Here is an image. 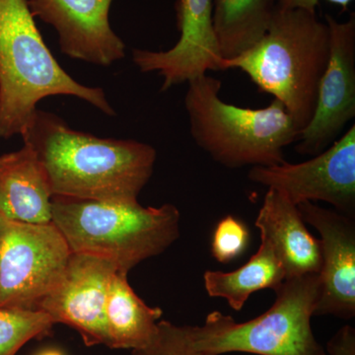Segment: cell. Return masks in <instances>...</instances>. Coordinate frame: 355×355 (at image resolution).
Segmentation results:
<instances>
[{"label": "cell", "mask_w": 355, "mask_h": 355, "mask_svg": "<svg viewBox=\"0 0 355 355\" xmlns=\"http://www.w3.org/2000/svg\"><path fill=\"white\" fill-rule=\"evenodd\" d=\"M179 41L170 50L135 49L132 60L144 73L164 78L161 91L190 83L209 71H222V58L214 24L212 0H175Z\"/></svg>", "instance_id": "10"}, {"label": "cell", "mask_w": 355, "mask_h": 355, "mask_svg": "<svg viewBox=\"0 0 355 355\" xmlns=\"http://www.w3.org/2000/svg\"><path fill=\"white\" fill-rule=\"evenodd\" d=\"M275 294L270 309L245 323L214 311L202 326H189L193 347L202 355H326L311 327L321 295L320 273L289 277Z\"/></svg>", "instance_id": "6"}, {"label": "cell", "mask_w": 355, "mask_h": 355, "mask_svg": "<svg viewBox=\"0 0 355 355\" xmlns=\"http://www.w3.org/2000/svg\"><path fill=\"white\" fill-rule=\"evenodd\" d=\"M55 324L42 310L0 308V355H15L33 338L49 335Z\"/></svg>", "instance_id": "19"}, {"label": "cell", "mask_w": 355, "mask_h": 355, "mask_svg": "<svg viewBox=\"0 0 355 355\" xmlns=\"http://www.w3.org/2000/svg\"><path fill=\"white\" fill-rule=\"evenodd\" d=\"M254 225L279 254L286 279L321 272L320 240L308 231L297 205L286 196L268 189Z\"/></svg>", "instance_id": "14"}, {"label": "cell", "mask_w": 355, "mask_h": 355, "mask_svg": "<svg viewBox=\"0 0 355 355\" xmlns=\"http://www.w3.org/2000/svg\"><path fill=\"white\" fill-rule=\"evenodd\" d=\"M51 195L43 166L24 144L0 155V217L25 223L51 222Z\"/></svg>", "instance_id": "15"}, {"label": "cell", "mask_w": 355, "mask_h": 355, "mask_svg": "<svg viewBox=\"0 0 355 355\" xmlns=\"http://www.w3.org/2000/svg\"><path fill=\"white\" fill-rule=\"evenodd\" d=\"M330 58V31L316 13L277 7L266 34L222 71L239 69L260 91L284 105L299 130L309 123Z\"/></svg>", "instance_id": "2"}, {"label": "cell", "mask_w": 355, "mask_h": 355, "mask_svg": "<svg viewBox=\"0 0 355 355\" xmlns=\"http://www.w3.org/2000/svg\"><path fill=\"white\" fill-rule=\"evenodd\" d=\"M118 268L112 261L72 253L60 282L38 310L78 331L87 347L107 343L105 307Z\"/></svg>", "instance_id": "11"}, {"label": "cell", "mask_w": 355, "mask_h": 355, "mask_svg": "<svg viewBox=\"0 0 355 355\" xmlns=\"http://www.w3.org/2000/svg\"><path fill=\"white\" fill-rule=\"evenodd\" d=\"M330 355H355V330L352 326L343 327L327 343Z\"/></svg>", "instance_id": "22"}, {"label": "cell", "mask_w": 355, "mask_h": 355, "mask_svg": "<svg viewBox=\"0 0 355 355\" xmlns=\"http://www.w3.org/2000/svg\"><path fill=\"white\" fill-rule=\"evenodd\" d=\"M114 0H28L34 17L53 26L67 57L109 67L125 58V44L110 25Z\"/></svg>", "instance_id": "12"}, {"label": "cell", "mask_w": 355, "mask_h": 355, "mask_svg": "<svg viewBox=\"0 0 355 355\" xmlns=\"http://www.w3.org/2000/svg\"><path fill=\"white\" fill-rule=\"evenodd\" d=\"M43 166L53 197L132 202L153 174L156 150L137 140L100 139L37 109L22 135Z\"/></svg>", "instance_id": "1"}, {"label": "cell", "mask_w": 355, "mask_h": 355, "mask_svg": "<svg viewBox=\"0 0 355 355\" xmlns=\"http://www.w3.org/2000/svg\"><path fill=\"white\" fill-rule=\"evenodd\" d=\"M180 219L179 209L171 203L144 207L137 200L51 198V222L72 253L112 261L125 275L179 239Z\"/></svg>", "instance_id": "4"}, {"label": "cell", "mask_w": 355, "mask_h": 355, "mask_svg": "<svg viewBox=\"0 0 355 355\" xmlns=\"http://www.w3.org/2000/svg\"><path fill=\"white\" fill-rule=\"evenodd\" d=\"M297 207L303 220L321 236V295L314 316L352 319L355 316L354 218L310 202Z\"/></svg>", "instance_id": "13"}, {"label": "cell", "mask_w": 355, "mask_h": 355, "mask_svg": "<svg viewBox=\"0 0 355 355\" xmlns=\"http://www.w3.org/2000/svg\"><path fill=\"white\" fill-rule=\"evenodd\" d=\"M71 254L53 222L0 217V308L38 310L60 282Z\"/></svg>", "instance_id": "7"}, {"label": "cell", "mask_w": 355, "mask_h": 355, "mask_svg": "<svg viewBox=\"0 0 355 355\" xmlns=\"http://www.w3.org/2000/svg\"><path fill=\"white\" fill-rule=\"evenodd\" d=\"M38 355H64V354H62V352H60V350L48 349V350H44V352H42L41 354H39Z\"/></svg>", "instance_id": "24"}, {"label": "cell", "mask_w": 355, "mask_h": 355, "mask_svg": "<svg viewBox=\"0 0 355 355\" xmlns=\"http://www.w3.org/2000/svg\"><path fill=\"white\" fill-rule=\"evenodd\" d=\"M250 181L282 193L294 205L328 202L336 211L354 218L355 125L326 150L302 163L254 166Z\"/></svg>", "instance_id": "8"}, {"label": "cell", "mask_w": 355, "mask_h": 355, "mask_svg": "<svg viewBox=\"0 0 355 355\" xmlns=\"http://www.w3.org/2000/svg\"><path fill=\"white\" fill-rule=\"evenodd\" d=\"M277 6L282 9H301V10L309 11L316 13L317 6L321 0H275ZM336 6L342 7L343 10L349 7L354 0H324Z\"/></svg>", "instance_id": "23"}, {"label": "cell", "mask_w": 355, "mask_h": 355, "mask_svg": "<svg viewBox=\"0 0 355 355\" xmlns=\"http://www.w3.org/2000/svg\"><path fill=\"white\" fill-rule=\"evenodd\" d=\"M132 355H202L191 343L189 326H177L168 321L158 322L157 331L151 342Z\"/></svg>", "instance_id": "21"}, {"label": "cell", "mask_w": 355, "mask_h": 355, "mask_svg": "<svg viewBox=\"0 0 355 355\" xmlns=\"http://www.w3.org/2000/svg\"><path fill=\"white\" fill-rule=\"evenodd\" d=\"M83 99L114 116L104 90L77 83L44 43L28 0H0V139L22 135L50 96Z\"/></svg>", "instance_id": "3"}, {"label": "cell", "mask_w": 355, "mask_h": 355, "mask_svg": "<svg viewBox=\"0 0 355 355\" xmlns=\"http://www.w3.org/2000/svg\"><path fill=\"white\" fill-rule=\"evenodd\" d=\"M260 249L238 270L230 272L207 270L203 275L210 297L223 298L235 311H241L254 292L270 288L277 291L286 279V270L275 248L261 237Z\"/></svg>", "instance_id": "17"}, {"label": "cell", "mask_w": 355, "mask_h": 355, "mask_svg": "<svg viewBox=\"0 0 355 355\" xmlns=\"http://www.w3.org/2000/svg\"><path fill=\"white\" fill-rule=\"evenodd\" d=\"M330 31V58L320 81L316 107L300 130L295 151L315 156L340 139L355 118V14L340 22L324 15Z\"/></svg>", "instance_id": "9"}, {"label": "cell", "mask_w": 355, "mask_h": 355, "mask_svg": "<svg viewBox=\"0 0 355 355\" xmlns=\"http://www.w3.org/2000/svg\"><path fill=\"white\" fill-rule=\"evenodd\" d=\"M214 24L222 58L229 60L253 46L266 34L275 0H212Z\"/></svg>", "instance_id": "18"}, {"label": "cell", "mask_w": 355, "mask_h": 355, "mask_svg": "<svg viewBox=\"0 0 355 355\" xmlns=\"http://www.w3.org/2000/svg\"><path fill=\"white\" fill-rule=\"evenodd\" d=\"M222 83L205 74L188 83L184 108L197 146L224 167L273 166L286 162L284 150L299 128L284 105L242 108L221 99Z\"/></svg>", "instance_id": "5"}, {"label": "cell", "mask_w": 355, "mask_h": 355, "mask_svg": "<svg viewBox=\"0 0 355 355\" xmlns=\"http://www.w3.org/2000/svg\"><path fill=\"white\" fill-rule=\"evenodd\" d=\"M249 240L250 232L244 222L232 216H225L217 223L212 236V256L219 263H230L246 251Z\"/></svg>", "instance_id": "20"}, {"label": "cell", "mask_w": 355, "mask_h": 355, "mask_svg": "<svg viewBox=\"0 0 355 355\" xmlns=\"http://www.w3.org/2000/svg\"><path fill=\"white\" fill-rule=\"evenodd\" d=\"M163 311L150 307L133 291L128 275H114L105 307L107 347L114 349H139L146 347L157 331Z\"/></svg>", "instance_id": "16"}]
</instances>
